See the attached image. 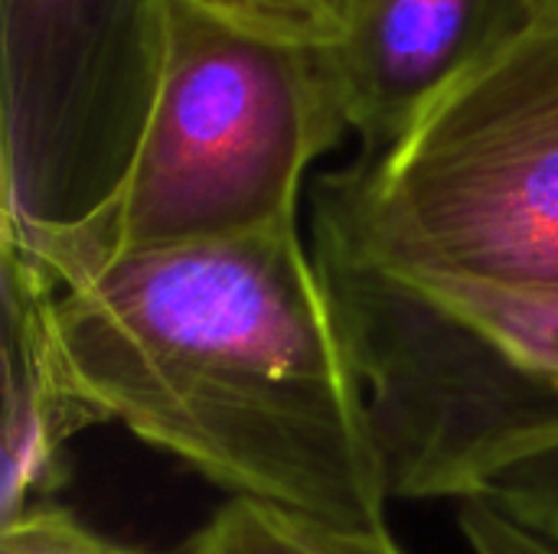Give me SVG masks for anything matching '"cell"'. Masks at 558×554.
Here are the masks:
<instances>
[{
  "instance_id": "1",
  "label": "cell",
  "mask_w": 558,
  "mask_h": 554,
  "mask_svg": "<svg viewBox=\"0 0 558 554\" xmlns=\"http://www.w3.org/2000/svg\"><path fill=\"white\" fill-rule=\"evenodd\" d=\"M49 333L101 424L229 500L386 526L366 389L298 219L101 264L52 294Z\"/></svg>"
},
{
  "instance_id": "2",
  "label": "cell",
  "mask_w": 558,
  "mask_h": 554,
  "mask_svg": "<svg viewBox=\"0 0 558 554\" xmlns=\"http://www.w3.org/2000/svg\"><path fill=\"white\" fill-rule=\"evenodd\" d=\"M350 134L320 52L163 0V65L124 183L88 222L0 242L52 291L128 255L298 219L304 173Z\"/></svg>"
},
{
  "instance_id": "3",
  "label": "cell",
  "mask_w": 558,
  "mask_h": 554,
  "mask_svg": "<svg viewBox=\"0 0 558 554\" xmlns=\"http://www.w3.org/2000/svg\"><path fill=\"white\" fill-rule=\"evenodd\" d=\"M314 251L523 297L558 294V10L379 150L314 180Z\"/></svg>"
},
{
  "instance_id": "4",
  "label": "cell",
  "mask_w": 558,
  "mask_h": 554,
  "mask_svg": "<svg viewBox=\"0 0 558 554\" xmlns=\"http://www.w3.org/2000/svg\"><path fill=\"white\" fill-rule=\"evenodd\" d=\"M366 389L392 503H464L558 441V294L314 255Z\"/></svg>"
},
{
  "instance_id": "5",
  "label": "cell",
  "mask_w": 558,
  "mask_h": 554,
  "mask_svg": "<svg viewBox=\"0 0 558 554\" xmlns=\"http://www.w3.org/2000/svg\"><path fill=\"white\" fill-rule=\"evenodd\" d=\"M0 242L29 245L111 202L144 134L163 0H0Z\"/></svg>"
},
{
  "instance_id": "6",
  "label": "cell",
  "mask_w": 558,
  "mask_h": 554,
  "mask_svg": "<svg viewBox=\"0 0 558 554\" xmlns=\"http://www.w3.org/2000/svg\"><path fill=\"white\" fill-rule=\"evenodd\" d=\"M546 10V0H343L340 26L317 52L360 150L399 137Z\"/></svg>"
},
{
  "instance_id": "7",
  "label": "cell",
  "mask_w": 558,
  "mask_h": 554,
  "mask_svg": "<svg viewBox=\"0 0 558 554\" xmlns=\"http://www.w3.org/2000/svg\"><path fill=\"white\" fill-rule=\"evenodd\" d=\"M52 287L16 255L0 251L3 340V457L0 522L52 503L69 483V444L101 428L98 411L72 389L49 333Z\"/></svg>"
},
{
  "instance_id": "8",
  "label": "cell",
  "mask_w": 558,
  "mask_h": 554,
  "mask_svg": "<svg viewBox=\"0 0 558 554\" xmlns=\"http://www.w3.org/2000/svg\"><path fill=\"white\" fill-rule=\"evenodd\" d=\"M173 554H405L389 526L347 529L229 500Z\"/></svg>"
},
{
  "instance_id": "9",
  "label": "cell",
  "mask_w": 558,
  "mask_h": 554,
  "mask_svg": "<svg viewBox=\"0 0 558 554\" xmlns=\"http://www.w3.org/2000/svg\"><path fill=\"white\" fill-rule=\"evenodd\" d=\"M477 496L539 542L558 549V441L500 467Z\"/></svg>"
},
{
  "instance_id": "10",
  "label": "cell",
  "mask_w": 558,
  "mask_h": 554,
  "mask_svg": "<svg viewBox=\"0 0 558 554\" xmlns=\"http://www.w3.org/2000/svg\"><path fill=\"white\" fill-rule=\"evenodd\" d=\"M0 554H150L85 526L72 509L39 503L0 522Z\"/></svg>"
},
{
  "instance_id": "11",
  "label": "cell",
  "mask_w": 558,
  "mask_h": 554,
  "mask_svg": "<svg viewBox=\"0 0 558 554\" xmlns=\"http://www.w3.org/2000/svg\"><path fill=\"white\" fill-rule=\"evenodd\" d=\"M196 3L252 29L298 39L314 49L333 39L343 10V0H196Z\"/></svg>"
},
{
  "instance_id": "12",
  "label": "cell",
  "mask_w": 558,
  "mask_h": 554,
  "mask_svg": "<svg viewBox=\"0 0 558 554\" xmlns=\"http://www.w3.org/2000/svg\"><path fill=\"white\" fill-rule=\"evenodd\" d=\"M458 532L471 554H558V549L539 542L504 513H497L487 500L471 496L458 503Z\"/></svg>"
},
{
  "instance_id": "13",
  "label": "cell",
  "mask_w": 558,
  "mask_h": 554,
  "mask_svg": "<svg viewBox=\"0 0 558 554\" xmlns=\"http://www.w3.org/2000/svg\"><path fill=\"white\" fill-rule=\"evenodd\" d=\"M549 3V10H558V0H546Z\"/></svg>"
}]
</instances>
